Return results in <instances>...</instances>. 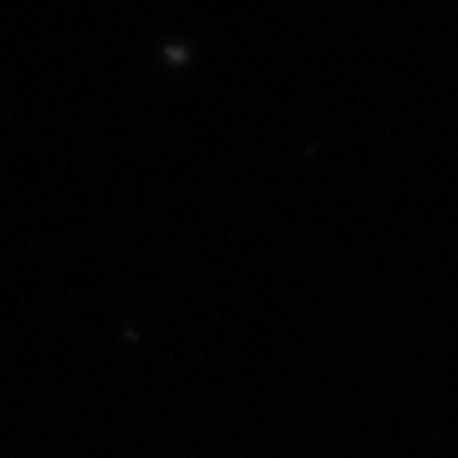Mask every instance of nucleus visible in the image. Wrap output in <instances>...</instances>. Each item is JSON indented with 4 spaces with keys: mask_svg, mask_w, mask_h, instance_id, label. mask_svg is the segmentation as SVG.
<instances>
[]
</instances>
